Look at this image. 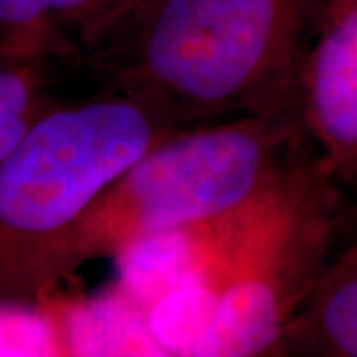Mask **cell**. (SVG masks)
I'll return each instance as SVG.
<instances>
[{
  "label": "cell",
  "instance_id": "9c48e42d",
  "mask_svg": "<svg viewBox=\"0 0 357 357\" xmlns=\"http://www.w3.org/2000/svg\"><path fill=\"white\" fill-rule=\"evenodd\" d=\"M131 2L133 0H52V13L66 42L77 54H89Z\"/></svg>",
  "mask_w": 357,
  "mask_h": 357
},
{
  "label": "cell",
  "instance_id": "ba28073f",
  "mask_svg": "<svg viewBox=\"0 0 357 357\" xmlns=\"http://www.w3.org/2000/svg\"><path fill=\"white\" fill-rule=\"evenodd\" d=\"M0 52L77 56L56 26L52 0H0Z\"/></svg>",
  "mask_w": 357,
  "mask_h": 357
},
{
  "label": "cell",
  "instance_id": "3957f363",
  "mask_svg": "<svg viewBox=\"0 0 357 357\" xmlns=\"http://www.w3.org/2000/svg\"><path fill=\"white\" fill-rule=\"evenodd\" d=\"M181 129L121 91L42 115L0 161V304L36 302L79 266L77 236L93 204Z\"/></svg>",
  "mask_w": 357,
  "mask_h": 357
},
{
  "label": "cell",
  "instance_id": "277c9868",
  "mask_svg": "<svg viewBox=\"0 0 357 357\" xmlns=\"http://www.w3.org/2000/svg\"><path fill=\"white\" fill-rule=\"evenodd\" d=\"M302 133L296 117L280 114L173 133L93 204L77 236V264L238 217L280 181L286 151Z\"/></svg>",
  "mask_w": 357,
  "mask_h": 357
},
{
  "label": "cell",
  "instance_id": "5b68a950",
  "mask_svg": "<svg viewBox=\"0 0 357 357\" xmlns=\"http://www.w3.org/2000/svg\"><path fill=\"white\" fill-rule=\"evenodd\" d=\"M296 114L337 183L357 187V0H330L307 44Z\"/></svg>",
  "mask_w": 357,
  "mask_h": 357
},
{
  "label": "cell",
  "instance_id": "30bf717a",
  "mask_svg": "<svg viewBox=\"0 0 357 357\" xmlns=\"http://www.w3.org/2000/svg\"><path fill=\"white\" fill-rule=\"evenodd\" d=\"M357 264V208L354 213V236L349 244L342 250V255L337 256V260H333L328 266V270H344V268L356 266Z\"/></svg>",
  "mask_w": 357,
  "mask_h": 357
},
{
  "label": "cell",
  "instance_id": "7a4b0ae2",
  "mask_svg": "<svg viewBox=\"0 0 357 357\" xmlns=\"http://www.w3.org/2000/svg\"><path fill=\"white\" fill-rule=\"evenodd\" d=\"M328 163L294 159L238 217L185 232L189 282L157 310L167 347L192 356L278 354L288 321L330 264L340 192Z\"/></svg>",
  "mask_w": 357,
  "mask_h": 357
},
{
  "label": "cell",
  "instance_id": "52a82bcc",
  "mask_svg": "<svg viewBox=\"0 0 357 357\" xmlns=\"http://www.w3.org/2000/svg\"><path fill=\"white\" fill-rule=\"evenodd\" d=\"M52 60L40 54L0 52V161L42 115L60 103L48 89Z\"/></svg>",
  "mask_w": 357,
  "mask_h": 357
},
{
  "label": "cell",
  "instance_id": "8992f818",
  "mask_svg": "<svg viewBox=\"0 0 357 357\" xmlns=\"http://www.w3.org/2000/svg\"><path fill=\"white\" fill-rule=\"evenodd\" d=\"M278 354L357 357V264L324 272L288 321Z\"/></svg>",
  "mask_w": 357,
  "mask_h": 357
},
{
  "label": "cell",
  "instance_id": "6da1fadb",
  "mask_svg": "<svg viewBox=\"0 0 357 357\" xmlns=\"http://www.w3.org/2000/svg\"><path fill=\"white\" fill-rule=\"evenodd\" d=\"M328 4L133 0L88 58L114 91L153 105L183 129L232 112L298 119L300 66Z\"/></svg>",
  "mask_w": 357,
  "mask_h": 357
}]
</instances>
